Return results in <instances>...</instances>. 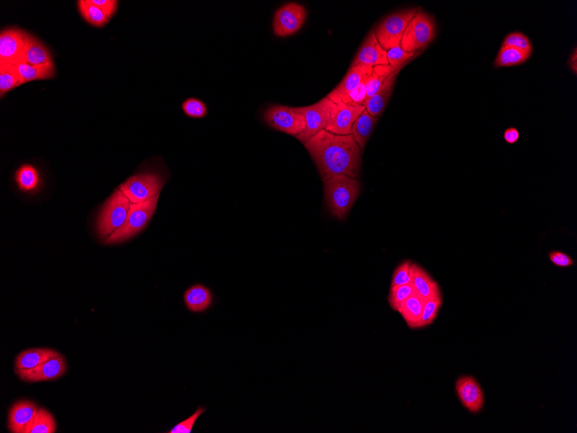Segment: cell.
Wrapping results in <instances>:
<instances>
[{
    "label": "cell",
    "mask_w": 577,
    "mask_h": 433,
    "mask_svg": "<svg viewBox=\"0 0 577 433\" xmlns=\"http://www.w3.org/2000/svg\"><path fill=\"white\" fill-rule=\"evenodd\" d=\"M304 146L315 163L322 181L337 175L356 180L360 177L362 152L352 134L337 135L322 130Z\"/></svg>",
    "instance_id": "cell-1"
},
{
    "label": "cell",
    "mask_w": 577,
    "mask_h": 433,
    "mask_svg": "<svg viewBox=\"0 0 577 433\" xmlns=\"http://www.w3.org/2000/svg\"><path fill=\"white\" fill-rule=\"evenodd\" d=\"M360 190V182L345 175H337L324 181L326 204L332 216L344 219L359 197Z\"/></svg>",
    "instance_id": "cell-2"
},
{
    "label": "cell",
    "mask_w": 577,
    "mask_h": 433,
    "mask_svg": "<svg viewBox=\"0 0 577 433\" xmlns=\"http://www.w3.org/2000/svg\"><path fill=\"white\" fill-rule=\"evenodd\" d=\"M159 196L141 204H131L124 225L106 238V244H116L131 239L144 230L156 212Z\"/></svg>",
    "instance_id": "cell-3"
},
{
    "label": "cell",
    "mask_w": 577,
    "mask_h": 433,
    "mask_svg": "<svg viewBox=\"0 0 577 433\" xmlns=\"http://www.w3.org/2000/svg\"><path fill=\"white\" fill-rule=\"evenodd\" d=\"M436 33V23L432 16L420 10L405 29L400 46L408 53H419L435 39Z\"/></svg>",
    "instance_id": "cell-4"
},
{
    "label": "cell",
    "mask_w": 577,
    "mask_h": 433,
    "mask_svg": "<svg viewBox=\"0 0 577 433\" xmlns=\"http://www.w3.org/2000/svg\"><path fill=\"white\" fill-rule=\"evenodd\" d=\"M131 202L121 190H117L106 201L99 214L97 229L99 236L107 238L124 225Z\"/></svg>",
    "instance_id": "cell-5"
},
{
    "label": "cell",
    "mask_w": 577,
    "mask_h": 433,
    "mask_svg": "<svg viewBox=\"0 0 577 433\" xmlns=\"http://www.w3.org/2000/svg\"><path fill=\"white\" fill-rule=\"evenodd\" d=\"M419 8L397 11L382 21L377 26L375 33L377 40L385 50L400 45L405 29L409 23L419 13Z\"/></svg>",
    "instance_id": "cell-6"
},
{
    "label": "cell",
    "mask_w": 577,
    "mask_h": 433,
    "mask_svg": "<svg viewBox=\"0 0 577 433\" xmlns=\"http://www.w3.org/2000/svg\"><path fill=\"white\" fill-rule=\"evenodd\" d=\"M165 184L164 178L159 175L145 172L128 178L119 190L131 204H141L158 197Z\"/></svg>",
    "instance_id": "cell-7"
},
{
    "label": "cell",
    "mask_w": 577,
    "mask_h": 433,
    "mask_svg": "<svg viewBox=\"0 0 577 433\" xmlns=\"http://www.w3.org/2000/svg\"><path fill=\"white\" fill-rule=\"evenodd\" d=\"M264 121L273 129L296 138L304 132L305 118L297 107L273 105L265 109Z\"/></svg>",
    "instance_id": "cell-8"
},
{
    "label": "cell",
    "mask_w": 577,
    "mask_h": 433,
    "mask_svg": "<svg viewBox=\"0 0 577 433\" xmlns=\"http://www.w3.org/2000/svg\"><path fill=\"white\" fill-rule=\"evenodd\" d=\"M334 106L335 103L326 97L316 104L297 107L298 111L304 115L306 122L304 132L297 137L302 145H305L321 131L327 128Z\"/></svg>",
    "instance_id": "cell-9"
},
{
    "label": "cell",
    "mask_w": 577,
    "mask_h": 433,
    "mask_svg": "<svg viewBox=\"0 0 577 433\" xmlns=\"http://www.w3.org/2000/svg\"><path fill=\"white\" fill-rule=\"evenodd\" d=\"M307 11L301 4L290 2L278 8L274 15L273 33L278 38L292 35L301 30L307 19Z\"/></svg>",
    "instance_id": "cell-10"
},
{
    "label": "cell",
    "mask_w": 577,
    "mask_h": 433,
    "mask_svg": "<svg viewBox=\"0 0 577 433\" xmlns=\"http://www.w3.org/2000/svg\"><path fill=\"white\" fill-rule=\"evenodd\" d=\"M26 33V31L18 28L1 31L0 65L17 66L25 62Z\"/></svg>",
    "instance_id": "cell-11"
},
{
    "label": "cell",
    "mask_w": 577,
    "mask_h": 433,
    "mask_svg": "<svg viewBox=\"0 0 577 433\" xmlns=\"http://www.w3.org/2000/svg\"><path fill=\"white\" fill-rule=\"evenodd\" d=\"M456 391L461 405L469 412L479 413L484 407V393L478 381L473 376L460 377L456 381Z\"/></svg>",
    "instance_id": "cell-12"
},
{
    "label": "cell",
    "mask_w": 577,
    "mask_h": 433,
    "mask_svg": "<svg viewBox=\"0 0 577 433\" xmlns=\"http://www.w3.org/2000/svg\"><path fill=\"white\" fill-rule=\"evenodd\" d=\"M366 106H351L344 104V102L338 103L333 107L331 118L327 128L329 132L337 135L351 134L352 127L354 122L364 112Z\"/></svg>",
    "instance_id": "cell-13"
},
{
    "label": "cell",
    "mask_w": 577,
    "mask_h": 433,
    "mask_svg": "<svg viewBox=\"0 0 577 433\" xmlns=\"http://www.w3.org/2000/svg\"><path fill=\"white\" fill-rule=\"evenodd\" d=\"M358 65L372 67L389 65L388 51L385 50L378 42L374 31H370L353 58L351 67Z\"/></svg>",
    "instance_id": "cell-14"
},
{
    "label": "cell",
    "mask_w": 577,
    "mask_h": 433,
    "mask_svg": "<svg viewBox=\"0 0 577 433\" xmlns=\"http://www.w3.org/2000/svg\"><path fill=\"white\" fill-rule=\"evenodd\" d=\"M67 365L65 357L60 355L45 361L39 366L29 371H16L19 378L26 383H40L60 378L65 375Z\"/></svg>",
    "instance_id": "cell-15"
},
{
    "label": "cell",
    "mask_w": 577,
    "mask_h": 433,
    "mask_svg": "<svg viewBox=\"0 0 577 433\" xmlns=\"http://www.w3.org/2000/svg\"><path fill=\"white\" fill-rule=\"evenodd\" d=\"M39 409L31 401L22 400L13 405L9 413L8 427L11 432L28 433Z\"/></svg>",
    "instance_id": "cell-16"
},
{
    "label": "cell",
    "mask_w": 577,
    "mask_h": 433,
    "mask_svg": "<svg viewBox=\"0 0 577 433\" xmlns=\"http://www.w3.org/2000/svg\"><path fill=\"white\" fill-rule=\"evenodd\" d=\"M411 285L414 293L424 302L441 297L439 285L420 265L412 262Z\"/></svg>",
    "instance_id": "cell-17"
},
{
    "label": "cell",
    "mask_w": 577,
    "mask_h": 433,
    "mask_svg": "<svg viewBox=\"0 0 577 433\" xmlns=\"http://www.w3.org/2000/svg\"><path fill=\"white\" fill-rule=\"evenodd\" d=\"M371 71H373L372 67L362 65L350 67L344 78L342 79V81L336 86V89L328 94L327 97L335 104H338L341 102L342 98L356 89L365 75L371 72Z\"/></svg>",
    "instance_id": "cell-18"
},
{
    "label": "cell",
    "mask_w": 577,
    "mask_h": 433,
    "mask_svg": "<svg viewBox=\"0 0 577 433\" xmlns=\"http://www.w3.org/2000/svg\"><path fill=\"white\" fill-rule=\"evenodd\" d=\"M400 70H396L395 72L390 75L379 91L370 98L367 104H366V110L373 117L378 118L384 112L385 106H387L390 98H391L394 83H395L396 78Z\"/></svg>",
    "instance_id": "cell-19"
},
{
    "label": "cell",
    "mask_w": 577,
    "mask_h": 433,
    "mask_svg": "<svg viewBox=\"0 0 577 433\" xmlns=\"http://www.w3.org/2000/svg\"><path fill=\"white\" fill-rule=\"evenodd\" d=\"M60 356L50 349H33L20 353L16 359V371H29Z\"/></svg>",
    "instance_id": "cell-20"
},
{
    "label": "cell",
    "mask_w": 577,
    "mask_h": 433,
    "mask_svg": "<svg viewBox=\"0 0 577 433\" xmlns=\"http://www.w3.org/2000/svg\"><path fill=\"white\" fill-rule=\"evenodd\" d=\"M25 62L38 66L54 63L46 46L38 38L28 33H26Z\"/></svg>",
    "instance_id": "cell-21"
},
{
    "label": "cell",
    "mask_w": 577,
    "mask_h": 433,
    "mask_svg": "<svg viewBox=\"0 0 577 433\" xmlns=\"http://www.w3.org/2000/svg\"><path fill=\"white\" fill-rule=\"evenodd\" d=\"M185 303L192 312H202L213 303L212 294L209 288L202 285H194L185 292Z\"/></svg>",
    "instance_id": "cell-22"
},
{
    "label": "cell",
    "mask_w": 577,
    "mask_h": 433,
    "mask_svg": "<svg viewBox=\"0 0 577 433\" xmlns=\"http://www.w3.org/2000/svg\"><path fill=\"white\" fill-rule=\"evenodd\" d=\"M424 301L417 294L414 293L400 305L399 312L400 316L411 329H420L422 314H423Z\"/></svg>",
    "instance_id": "cell-23"
},
{
    "label": "cell",
    "mask_w": 577,
    "mask_h": 433,
    "mask_svg": "<svg viewBox=\"0 0 577 433\" xmlns=\"http://www.w3.org/2000/svg\"><path fill=\"white\" fill-rule=\"evenodd\" d=\"M378 122V118L373 117L365 110L360 115L352 127L351 134L363 153L366 146L371 136L372 132Z\"/></svg>",
    "instance_id": "cell-24"
},
{
    "label": "cell",
    "mask_w": 577,
    "mask_h": 433,
    "mask_svg": "<svg viewBox=\"0 0 577 433\" xmlns=\"http://www.w3.org/2000/svg\"><path fill=\"white\" fill-rule=\"evenodd\" d=\"M18 72L23 79V82L33 81L50 80L55 75L54 63L47 65H31L29 63L23 62L17 65Z\"/></svg>",
    "instance_id": "cell-25"
},
{
    "label": "cell",
    "mask_w": 577,
    "mask_h": 433,
    "mask_svg": "<svg viewBox=\"0 0 577 433\" xmlns=\"http://www.w3.org/2000/svg\"><path fill=\"white\" fill-rule=\"evenodd\" d=\"M15 180L20 190L31 192L37 190L41 182L37 168L31 165H23L15 173Z\"/></svg>",
    "instance_id": "cell-26"
},
{
    "label": "cell",
    "mask_w": 577,
    "mask_h": 433,
    "mask_svg": "<svg viewBox=\"0 0 577 433\" xmlns=\"http://www.w3.org/2000/svg\"><path fill=\"white\" fill-rule=\"evenodd\" d=\"M532 55L531 51L515 49V48L502 47L495 58V67H512L522 65Z\"/></svg>",
    "instance_id": "cell-27"
},
{
    "label": "cell",
    "mask_w": 577,
    "mask_h": 433,
    "mask_svg": "<svg viewBox=\"0 0 577 433\" xmlns=\"http://www.w3.org/2000/svg\"><path fill=\"white\" fill-rule=\"evenodd\" d=\"M25 84L17 66L0 65V94L1 97L11 90Z\"/></svg>",
    "instance_id": "cell-28"
},
{
    "label": "cell",
    "mask_w": 577,
    "mask_h": 433,
    "mask_svg": "<svg viewBox=\"0 0 577 433\" xmlns=\"http://www.w3.org/2000/svg\"><path fill=\"white\" fill-rule=\"evenodd\" d=\"M78 8L83 18L93 26H104L110 21L104 11L94 6L93 3H91L90 0H79L78 1Z\"/></svg>",
    "instance_id": "cell-29"
},
{
    "label": "cell",
    "mask_w": 577,
    "mask_h": 433,
    "mask_svg": "<svg viewBox=\"0 0 577 433\" xmlns=\"http://www.w3.org/2000/svg\"><path fill=\"white\" fill-rule=\"evenodd\" d=\"M396 70H394L393 67L389 65H381L373 67V73L368 82L367 97H366L365 106L369 99L379 91L385 81L387 80L390 75L395 72Z\"/></svg>",
    "instance_id": "cell-30"
},
{
    "label": "cell",
    "mask_w": 577,
    "mask_h": 433,
    "mask_svg": "<svg viewBox=\"0 0 577 433\" xmlns=\"http://www.w3.org/2000/svg\"><path fill=\"white\" fill-rule=\"evenodd\" d=\"M57 423L51 413L45 408H40L37 416L28 433H54Z\"/></svg>",
    "instance_id": "cell-31"
},
{
    "label": "cell",
    "mask_w": 577,
    "mask_h": 433,
    "mask_svg": "<svg viewBox=\"0 0 577 433\" xmlns=\"http://www.w3.org/2000/svg\"><path fill=\"white\" fill-rule=\"evenodd\" d=\"M372 73L373 71L366 75L360 82V84L351 91V92L346 94L345 97L342 98L341 102L351 106H365L366 97H367L368 82Z\"/></svg>",
    "instance_id": "cell-32"
},
{
    "label": "cell",
    "mask_w": 577,
    "mask_h": 433,
    "mask_svg": "<svg viewBox=\"0 0 577 433\" xmlns=\"http://www.w3.org/2000/svg\"><path fill=\"white\" fill-rule=\"evenodd\" d=\"M414 294L411 284L391 285L388 295V303L394 312L399 311L400 305Z\"/></svg>",
    "instance_id": "cell-33"
},
{
    "label": "cell",
    "mask_w": 577,
    "mask_h": 433,
    "mask_svg": "<svg viewBox=\"0 0 577 433\" xmlns=\"http://www.w3.org/2000/svg\"><path fill=\"white\" fill-rule=\"evenodd\" d=\"M441 305H443V297H441L424 302L420 329L427 328L435 322L436 317L439 316Z\"/></svg>",
    "instance_id": "cell-34"
},
{
    "label": "cell",
    "mask_w": 577,
    "mask_h": 433,
    "mask_svg": "<svg viewBox=\"0 0 577 433\" xmlns=\"http://www.w3.org/2000/svg\"><path fill=\"white\" fill-rule=\"evenodd\" d=\"M419 53H408L402 49L400 45L394 47L388 51L389 66L393 67L394 70L403 69L408 62H411Z\"/></svg>",
    "instance_id": "cell-35"
},
{
    "label": "cell",
    "mask_w": 577,
    "mask_h": 433,
    "mask_svg": "<svg viewBox=\"0 0 577 433\" xmlns=\"http://www.w3.org/2000/svg\"><path fill=\"white\" fill-rule=\"evenodd\" d=\"M182 109L187 116L193 119L204 118L208 114V107L205 103L196 98H189L186 100L182 103Z\"/></svg>",
    "instance_id": "cell-36"
},
{
    "label": "cell",
    "mask_w": 577,
    "mask_h": 433,
    "mask_svg": "<svg viewBox=\"0 0 577 433\" xmlns=\"http://www.w3.org/2000/svg\"><path fill=\"white\" fill-rule=\"evenodd\" d=\"M412 261L402 262L392 273L391 285H403L411 284Z\"/></svg>",
    "instance_id": "cell-37"
},
{
    "label": "cell",
    "mask_w": 577,
    "mask_h": 433,
    "mask_svg": "<svg viewBox=\"0 0 577 433\" xmlns=\"http://www.w3.org/2000/svg\"><path fill=\"white\" fill-rule=\"evenodd\" d=\"M502 47L515 48L517 50L531 51L532 53L530 39L520 33H512L507 35L502 43Z\"/></svg>",
    "instance_id": "cell-38"
},
{
    "label": "cell",
    "mask_w": 577,
    "mask_h": 433,
    "mask_svg": "<svg viewBox=\"0 0 577 433\" xmlns=\"http://www.w3.org/2000/svg\"><path fill=\"white\" fill-rule=\"evenodd\" d=\"M206 411L204 407H199L197 410L182 422L178 423L169 432L170 433H190L192 432L194 424H196L199 417L204 415Z\"/></svg>",
    "instance_id": "cell-39"
},
{
    "label": "cell",
    "mask_w": 577,
    "mask_h": 433,
    "mask_svg": "<svg viewBox=\"0 0 577 433\" xmlns=\"http://www.w3.org/2000/svg\"><path fill=\"white\" fill-rule=\"evenodd\" d=\"M549 259L551 263L559 268H570L575 264L574 260L562 251H552L549 253Z\"/></svg>",
    "instance_id": "cell-40"
},
{
    "label": "cell",
    "mask_w": 577,
    "mask_h": 433,
    "mask_svg": "<svg viewBox=\"0 0 577 433\" xmlns=\"http://www.w3.org/2000/svg\"><path fill=\"white\" fill-rule=\"evenodd\" d=\"M90 1L104 11L110 19L116 13L119 2L115 0H90Z\"/></svg>",
    "instance_id": "cell-41"
},
{
    "label": "cell",
    "mask_w": 577,
    "mask_h": 433,
    "mask_svg": "<svg viewBox=\"0 0 577 433\" xmlns=\"http://www.w3.org/2000/svg\"><path fill=\"white\" fill-rule=\"evenodd\" d=\"M520 133L515 127H509L504 133V140L507 144L513 145L520 140Z\"/></svg>",
    "instance_id": "cell-42"
},
{
    "label": "cell",
    "mask_w": 577,
    "mask_h": 433,
    "mask_svg": "<svg viewBox=\"0 0 577 433\" xmlns=\"http://www.w3.org/2000/svg\"><path fill=\"white\" fill-rule=\"evenodd\" d=\"M568 65H570L571 70L573 73L576 75L577 73V50L575 48L574 50L572 51L571 55L570 60H568Z\"/></svg>",
    "instance_id": "cell-43"
}]
</instances>
